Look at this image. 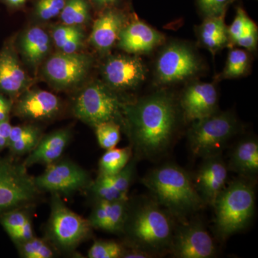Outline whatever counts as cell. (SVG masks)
<instances>
[{"label":"cell","instance_id":"obj_1","mask_svg":"<svg viewBox=\"0 0 258 258\" xmlns=\"http://www.w3.org/2000/svg\"><path fill=\"white\" fill-rule=\"evenodd\" d=\"M177 103L160 91L123 106L124 127L137 159H154L171 147L178 126Z\"/></svg>","mask_w":258,"mask_h":258},{"label":"cell","instance_id":"obj_2","mask_svg":"<svg viewBox=\"0 0 258 258\" xmlns=\"http://www.w3.org/2000/svg\"><path fill=\"white\" fill-rule=\"evenodd\" d=\"M153 199L174 220L188 221L205 206L187 171L174 164H166L149 171L142 179Z\"/></svg>","mask_w":258,"mask_h":258},{"label":"cell","instance_id":"obj_3","mask_svg":"<svg viewBox=\"0 0 258 258\" xmlns=\"http://www.w3.org/2000/svg\"><path fill=\"white\" fill-rule=\"evenodd\" d=\"M174 220L154 199L143 198L128 206L123 232L132 247L154 255L169 251L174 235Z\"/></svg>","mask_w":258,"mask_h":258},{"label":"cell","instance_id":"obj_4","mask_svg":"<svg viewBox=\"0 0 258 258\" xmlns=\"http://www.w3.org/2000/svg\"><path fill=\"white\" fill-rule=\"evenodd\" d=\"M212 207L217 235L225 240L243 230L252 220L255 209L253 184L246 178L233 180L219 194Z\"/></svg>","mask_w":258,"mask_h":258},{"label":"cell","instance_id":"obj_5","mask_svg":"<svg viewBox=\"0 0 258 258\" xmlns=\"http://www.w3.org/2000/svg\"><path fill=\"white\" fill-rule=\"evenodd\" d=\"M188 132L191 152L195 157L221 155L226 144L238 132L239 123L231 112H219L191 122Z\"/></svg>","mask_w":258,"mask_h":258},{"label":"cell","instance_id":"obj_6","mask_svg":"<svg viewBox=\"0 0 258 258\" xmlns=\"http://www.w3.org/2000/svg\"><path fill=\"white\" fill-rule=\"evenodd\" d=\"M123 103L116 91L101 81H94L83 88L76 97L74 113L76 118L95 127L106 121L123 125Z\"/></svg>","mask_w":258,"mask_h":258},{"label":"cell","instance_id":"obj_7","mask_svg":"<svg viewBox=\"0 0 258 258\" xmlns=\"http://www.w3.org/2000/svg\"><path fill=\"white\" fill-rule=\"evenodd\" d=\"M24 164L0 158V216L29 205L40 190Z\"/></svg>","mask_w":258,"mask_h":258},{"label":"cell","instance_id":"obj_8","mask_svg":"<svg viewBox=\"0 0 258 258\" xmlns=\"http://www.w3.org/2000/svg\"><path fill=\"white\" fill-rule=\"evenodd\" d=\"M89 220L70 210L59 198L53 194L49 230L52 240L63 249H72L79 245L91 233Z\"/></svg>","mask_w":258,"mask_h":258},{"label":"cell","instance_id":"obj_9","mask_svg":"<svg viewBox=\"0 0 258 258\" xmlns=\"http://www.w3.org/2000/svg\"><path fill=\"white\" fill-rule=\"evenodd\" d=\"M200 66L198 56L188 45L173 42L163 49L157 57L156 78L159 84H174L198 74Z\"/></svg>","mask_w":258,"mask_h":258},{"label":"cell","instance_id":"obj_10","mask_svg":"<svg viewBox=\"0 0 258 258\" xmlns=\"http://www.w3.org/2000/svg\"><path fill=\"white\" fill-rule=\"evenodd\" d=\"M92 64V57L87 54L59 52L51 55L45 62L44 74L54 86L66 89L82 82Z\"/></svg>","mask_w":258,"mask_h":258},{"label":"cell","instance_id":"obj_11","mask_svg":"<svg viewBox=\"0 0 258 258\" xmlns=\"http://www.w3.org/2000/svg\"><path fill=\"white\" fill-rule=\"evenodd\" d=\"M34 179L40 191L56 195H69L92 184L87 171L77 164L66 161H56L49 164L45 171Z\"/></svg>","mask_w":258,"mask_h":258},{"label":"cell","instance_id":"obj_12","mask_svg":"<svg viewBox=\"0 0 258 258\" xmlns=\"http://www.w3.org/2000/svg\"><path fill=\"white\" fill-rule=\"evenodd\" d=\"M169 251L174 257L211 258L217 249L203 223L188 220L174 230Z\"/></svg>","mask_w":258,"mask_h":258},{"label":"cell","instance_id":"obj_13","mask_svg":"<svg viewBox=\"0 0 258 258\" xmlns=\"http://www.w3.org/2000/svg\"><path fill=\"white\" fill-rule=\"evenodd\" d=\"M102 76L108 87L115 91L135 89L146 79L147 66L137 55L110 56L103 63Z\"/></svg>","mask_w":258,"mask_h":258},{"label":"cell","instance_id":"obj_14","mask_svg":"<svg viewBox=\"0 0 258 258\" xmlns=\"http://www.w3.org/2000/svg\"><path fill=\"white\" fill-rule=\"evenodd\" d=\"M218 93L213 83H195L183 92L180 106L183 116L193 122L213 114L217 111Z\"/></svg>","mask_w":258,"mask_h":258},{"label":"cell","instance_id":"obj_15","mask_svg":"<svg viewBox=\"0 0 258 258\" xmlns=\"http://www.w3.org/2000/svg\"><path fill=\"white\" fill-rule=\"evenodd\" d=\"M228 171L221 155L203 159L194 183L205 205L212 206L215 203L219 194L227 185Z\"/></svg>","mask_w":258,"mask_h":258},{"label":"cell","instance_id":"obj_16","mask_svg":"<svg viewBox=\"0 0 258 258\" xmlns=\"http://www.w3.org/2000/svg\"><path fill=\"white\" fill-rule=\"evenodd\" d=\"M101 12L93 24L89 41L97 50L106 53L118 41L120 32L128 23V18L120 8H106Z\"/></svg>","mask_w":258,"mask_h":258},{"label":"cell","instance_id":"obj_17","mask_svg":"<svg viewBox=\"0 0 258 258\" xmlns=\"http://www.w3.org/2000/svg\"><path fill=\"white\" fill-rule=\"evenodd\" d=\"M165 40L162 33L138 19L128 22L118 39V47L129 54L150 52Z\"/></svg>","mask_w":258,"mask_h":258},{"label":"cell","instance_id":"obj_18","mask_svg":"<svg viewBox=\"0 0 258 258\" xmlns=\"http://www.w3.org/2000/svg\"><path fill=\"white\" fill-rule=\"evenodd\" d=\"M60 106V100L53 93L35 89L25 91L20 95L15 111L25 119L44 120L55 116Z\"/></svg>","mask_w":258,"mask_h":258},{"label":"cell","instance_id":"obj_19","mask_svg":"<svg viewBox=\"0 0 258 258\" xmlns=\"http://www.w3.org/2000/svg\"><path fill=\"white\" fill-rule=\"evenodd\" d=\"M30 79L13 47L7 45L0 51V92L15 98L27 91Z\"/></svg>","mask_w":258,"mask_h":258},{"label":"cell","instance_id":"obj_20","mask_svg":"<svg viewBox=\"0 0 258 258\" xmlns=\"http://www.w3.org/2000/svg\"><path fill=\"white\" fill-rule=\"evenodd\" d=\"M71 134L68 130L62 129L42 137L35 149L29 153L23 164L26 167L34 164L49 165L57 161L62 156L69 143Z\"/></svg>","mask_w":258,"mask_h":258},{"label":"cell","instance_id":"obj_21","mask_svg":"<svg viewBox=\"0 0 258 258\" xmlns=\"http://www.w3.org/2000/svg\"><path fill=\"white\" fill-rule=\"evenodd\" d=\"M51 42L50 35L44 29L34 26L20 37L19 48L28 66L37 69L50 52Z\"/></svg>","mask_w":258,"mask_h":258},{"label":"cell","instance_id":"obj_22","mask_svg":"<svg viewBox=\"0 0 258 258\" xmlns=\"http://www.w3.org/2000/svg\"><path fill=\"white\" fill-rule=\"evenodd\" d=\"M227 167L243 178L254 179L258 173L257 139L249 138L239 142L231 153Z\"/></svg>","mask_w":258,"mask_h":258},{"label":"cell","instance_id":"obj_23","mask_svg":"<svg viewBox=\"0 0 258 258\" xmlns=\"http://www.w3.org/2000/svg\"><path fill=\"white\" fill-rule=\"evenodd\" d=\"M225 17V14L207 17L197 30L200 43L214 55L230 45L228 27L226 26Z\"/></svg>","mask_w":258,"mask_h":258},{"label":"cell","instance_id":"obj_24","mask_svg":"<svg viewBox=\"0 0 258 258\" xmlns=\"http://www.w3.org/2000/svg\"><path fill=\"white\" fill-rule=\"evenodd\" d=\"M137 159L135 157L131 159L128 164L116 174L98 175L107 198L110 201L128 200V191L135 176Z\"/></svg>","mask_w":258,"mask_h":258},{"label":"cell","instance_id":"obj_25","mask_svg":"<svg viewBox=\"0 0 258 258\" xmlns=\"http://www.w3.org/2000/svg\"><path fill=\"white\" fill-rule=\"evenodd\" d=\"M133 155L131 147L108 149L99 161V174L112 175L121 171L128 164Z\"/></svg>","mask_w":258,"mask_h":258},{"label":"cell","instance_id":"obj_26","mask_svg":"<svg viewBox=\"0 0 258 258\" xmlns=\"http://www.w3.org/2000/svg\"><path fill=\"white\" fill-rule=\"evenodd\" d=\"M91 8L88 0H66L59 16L63 25L81 27L91 20Z\"/></svg>","mask_w":258,"mask_h":258},{"label":"cell","instance_id":"obj_27","mask_svg":"<svg viewBox=\"0 0 258 258\" xmlns=\"http://www.w3.org/2000/svg\"><path fill=\"white\" fill-rule=\"evenodd\" d=\"M250 57L247 51L241 49H232L229 52L225 69L220 75L222 79H233L240 78L248 71Z\"/></svg>","mask_w":258,"mask_h":258},{"label":"cell","instance_id":"obj_28","mask_svg":"<svg viewBox=\"0 0 258 258\" xmlns=\"http://www.w3.org/2000/svg\"><path fill=\"white\" fill-rule=\"evenodd\" d=\"M228 30L230 45H234L236 40L240 37L257 33V27L256 24L249 18L246 12L242 8H237L235 18L231 24Z\"/></svg>","mask_w":258,"mask_h":258},{"label":"cell","instance_id":"obj_29","mask_svg":"<svg viewBox=\"0 0 258 258\" xmlns=\"http://www.w3.org/2000/svg\"><path fill=\"white\" fill-rule=\"evenodd\" d=\"M96 129L97 140L103 149H113L119 143L120 125L115 121H106L99 123L94 127Z\"/></svg>","mask_w":258,"mask_h":258},{"label":"cell","instance_id":"obj_30","mask_svg":"<svg viewBox=\"0 0 258 258\" xmlns=\"http://www.w3.org/2000/svg\"><path fill=\"white\" fill-rule=\"evenodd\" d=\"M18 244L20 254L25 258H51L54 256L50 244L35 236Z\"/></svg>","mask_w":258,"mask_h":258},{"label":"cell","instance_id":"obj_31","mask_svg":"<svg viewBox=\"0 0 258 258\" xmlns=\"http://www.w3.org/2000/svg\"><path fill=\"white\" fill-rule=\"evenodd\" d=\"M66 0H37L33 15L40 21H48L60 15Z\"/></svg>","mask_w":258,"mask_h":258},{"label":"cell","instance_id":"obj_32","mask_svg":"<svg viewBox=\"0 0 258 258\" xmlns=\"http://www.w3.org/2000/svg\"><path fill=\"white\" fill-rule=\"evenodd\" d=\"M124 248L114 241H96L88 251L90 258H119L122 257Z\"/></svg>","mask_w":258,"mask_h":258},{"label":"cell","instance_id":"obj_33","mask_svg":"<svg viewBox=\"0 0 258 258\" xmlns=\"http://www.w3.org/2000/svg\"><path fill=\"white\" fill-rule=\"evenodd\" d=\"M235 0H197L198 9L205 16H218L226 14L229 5Z\"/></svg>","mask_w":258,"mask_h":258},{"label":"cell","instance_id":"obj_34","mask_svg":"<svg viewBox=\"0 0 258 258\" xmlns=\"http://www.w3.org/2000/svg\"><path fill=\"white\" fill-rule=\"evenodd\" d=\"M28 220H30V219L28 215L25 212L19 210V209L5 212L0 216L2 225L8 234L18 230Z\"/></svg>","mask_w":258,"mask_h":258},{"label":"cell","instance_id":"obj_35","mask_svg":"<svg viewBox=\"0 0 258 258\" xmlns=\"http://www.w3.org/2000/svg\"><path fill=\"white\" fill-rule=\"evenodd\" d=\"M83 30L79 26H71V25H62L55 27L52 30V39L55 46L60 49L62 45L76 35L83 33Z\"/></svg>","mask_w":258,"mask_h":258},{"label":"cell","instance_id":"obj_36","mask_svg":"<svg viewBox=\"0 0 258 258\" xmlns=\"http://www.w3.org/2000/svg\"><path fill=\"white\" fill-rule=\"evenodd\" d=\"M41 138V132H38L13 142L9 144L8 147L10 148V151L15 155H24L31 152Z\"/></svg>","mask_w":258,"mask_h":258},{"label":"cell","instance_id":"obj_37","mask_svg":"<svg viewBox=\"0 0 258 258\" xmlns=\"http://www.w3.org/2000/svg\"><path fill=\"white\" fill-rule=\"evenodd\" d=\"M38 132H40V129L35 126V125H22L13 126L12 127L11 132H10L8 145L20 140V139L29 137V136H31L32 134L38 133Z\"/></svg>","mask_w":258,"mask_h":258},{"label":"cell","instance_id":"obj_38","mask_svg":"<svg viewBox=\"0 0 258 258\" xmlns=\"http://www.w3.org/2000/svg\"><path fill=\"white\" fill-rule=\"evenodd\" d=\"M8 235L17 244L21 243L24 241L32 238L34 237V233L31 221L30 220H28L21 227L10 232Z\"/></svg>","mask_w":258,"mask_h":258},{"label":"cell","instance_id":"obj_39","mask_svg":"<svg viewBox=\"0 0 258 258\" xmlns=\"http://www.w3.org/2000/svg\"><path fill=\"white\" fill-rule=\"evenodd\" d=\"M84 38V32L76 35V36L72 37V38L64 42L62 46L59 49V50H60V52H64V53L79 52L83 46Z\"/></svg>","mask_w":258,"mask_h":258},{"label":"cell","instance_id":"obj_40","mask_svg":"<svg viewBox=\"0 0 258 258\" xmlns=\"http://www.w3.org/2000/svg\"><path fill=\"white\" fill-rule=\"evenodd\" d=\"M257 33L251 34L246 36L240 37L236 40L234 45L243 47L248 51L255 50L257 46Z\"/></svg>","mask_w":258,"mask_h":258},{"label":"cell","instance_id":"obj_41","mask_svg":"<svg viewBox=\"0 0 258 258\" xmlns=\"http://www.w3.org/2000/svg\"><path fill=\"white\" fill-rule=\"evenodd\" d=\"M12 127L9 119L0 122V151L8 147Z\"/></svg>","mask_w":258,"mask_h":258},{"label":"cell","instance_id":"obj_42","mask_svg":"<svg viewBox=\"0 0 258 258\" xmlns=\"http://www.w3.org/2000/svg\"><path fill=\"white\" fill-rule=\"evenodd\" d=\"M122 257L124 258H150L153 257L150 254L147 253V252H144L143 250L141 249L134 248L132 247V249L129 250L124 249L123 255Z\"/></svg>","mask_w":258,"mask_h":258},{"label":"cell","instance_id":"obj_43","mask_svg":"<svg viewBox=\"0 0 258 258\" xmlns=\"http://www.w3.org/2000/svg\"><path fill=\"white\" fill-rule=\"evenodd\" d=\"M28 0H3L7 6L11 8H20L26 3Z\"/></svg>","mask_w":258,"mask_h":258},{"label":"cell","instance_id":"obj_44","mask_svg":"<svg viewBox=\"0 0 258 258\" xmlns=\"http://www.w3.org/2000/svg\"><path fill=\"white\" fill-rule=\"evenodd\" d=\"M12 102L5 97L3 94H0V109L1 108H7L12 109Z\"/></svg>","mask_w":258,"mask_h":258},{"label":"cell","instance_id":"obj_45","mask_svg":"<svg viewBox=\"0 0 258 258\" xmlns=\"http://www.w3.org/2000/svg\"><path fill=\"white\" fill-rule=\"evenodd\" d=\"M10 111H11V109H7V108H1L0 109V122L9 119Z\"/></svg>","mask_w":258,"mask_h":258}]
</instances>
